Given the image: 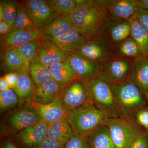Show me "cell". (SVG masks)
Returning <instances> with one entry per match:
<instances>
[{
    "label": "cell",
    "instance_id": "cell-18",
    "mask_svg": "<svg viewBox=\"0 0 148 148\" xmlns=\"http://www.w3.org/2000/svg\"><path fill=\"white\" fill-rule=\"evenodd\" d=\"M110 18L129 21L135 15L136 6L134 0H102Z\"/></svg>",
    "mask_w": 148,
    "mask_h": 148
},
{
    "label": "cell",
    "instance_id": "cell-2",
    "mask_svg": "<svg viewBox=\"0 0 148 148\" xmlns=\"http://www.w3.org/2000/svg\"><path fill=\"white\" fill-rule=\"evenodd\" d=\"M110 86L121 116L135 119L138 111L147 106L145 96L132 83L127 81Z\"/></svg>",
    "mask_w": 148,
    "mask_h": 148
},
{
    "label": "cell",
    "instance_id": "cell-41",
    "mask_svg": "<svg viewBox=\"0 0 148 148\" xmlns=\"http://www.w3.org/2000/svg\"><path fill=\"white\" fill-rule=\"evenodd\" d=\"M12 32V27L4 21H0V34L3 36H6Z\"/></svg>",
    "mask_w": 148,
    "mask_h": 148
},
{
    "label": "cell",
    "instance_id": "cell-36",
    "mask_svg": "<svg viewBox=\"0 0 148 148\" xmlns=\"http://www.w3.org/2000/svg\"><path fill=\"white\" fill-rule=\"evenodd\" d=\"M135 118L137 123L148 130V108L147 106L141 109L135 115Z\"/></svg>",
    "mask_w": 148,
    "mask_h": 148
},
{
    "label": "cell",
    "instance_id": "cell-17",
    "mask_svg": "<svg viewBox=\"0 0 148 148\" xmlns=\"http://www.w3.org/2000/svg\"><path fill=\"white\" fill-rule=\"evenodd\" d=\"M68 54H74L87 40L81 34L75 27L67 34L57 37H45Z\"/></svg>",
    "mask_w": 148,
    "mask_h": 148
},
{
    "label": "cell",
    "instance_id": "cell-7",
    "mask_svg": "<svg viewBox=\"0 0 148 148\" xmlns=\"http://www.w3.org/2000/svg\"><path fill=\"white\" fill-rule=\"evenodd\" d=\"M74 54H78L101 64L116 56L115 48L106 36L87 41Z\"/></svg>",
    "mask_w": 148,
    "mask_h": 148
},
{
    "label": "cell",
    "instance_id": "cell-46",
    "mask_svg": "<svg viewBox=\"0 0 148 148\" xmlns=\"http://www.w3.org/2000/svg\"><path fill=\"white\" fill-rule=\"evenodd\" d=\"M145 96L146 100H147V103L148 105V92H147V94H146Z\"/></svg>",
    "mask_w": 148,
    "mask_h": 148
},
{
    "label": "cell",
    "instance_id": "cell-11",
    "mask_svg": "<svg viewBox=\"0 0 148 148\" xmlns=\"http://www.w3.org/2000/svg\"><path fill=\"white\" fill-rule=\"evenodd\" d=\"M48 125L41 120L36 124L19 131L16 140L24 148H38L47 137Z\"/></svg>",
    "mask_w": 148,
    "mask_h": 148
},
{
    "label": "cell",
    "instance_id": "cell-32",
    "mask_svg": "<svg viewBox=\"0 0 148 148\" xmlns=\"http://www.w3.org/2000/svg\"><path fill=\"white\" fill-rule=\"evenodd\" d=\"M32 19L24 5L18 4V12L15 22L12 26V31L34 28Z\"/></svg>",
    "mask_w": 148,
    "mask_h": 148
},
{
    "label": "cell",
    "instance_id": "cell-35",
    "mask_svg": "<svg viewBox=\"0 0 148 148\" xmlns=\"http://www.w3.org/2000/svg\"><path fill=\"white\" fill-rule=\"evenodd\" d=\"M65 148H89L87 136L75 134L65 145Z\"/></svg>",
    "mask_w": 148,
    "mask_h": 148
},
{
    "label": "cell",
    "instance_id": "cell-15",
    "mask_svg": "<svg viewBox=\"0 0 148 148\" xmlns=\"http://www.w3.org/2000/svg\"><path fill=\"white\" fill-rule=\"evenodd\" d=\"M32 106L39 114L41 119L48 124L64 119H67L70 112L60 99L47 105H40L31 102Z\"/></svg>",
    "mask_w": 148,
    "mask_h": 148
},
{
    "label": "cell",
    "instance_id": "cell-14",
    "mask_svg": "<svg viewBox=\"0 0 148 148\" xmlns=\"http://www.w3.org/2000/svg\"><path fill=\"white\" fill-rule=\"evenodd\" d=\"M127 81L138 86L145 95L148 92V56L132 59Z\"/></svg>",
    "mask_w": 148,
    "mask_h": 148
},
{
    "label": "cell",
    "instance_id": "cell-34",
    "mask_svg": "<svg viewBox=\"0 0 148 148\" xmlns=\"http://www.w3.org/2000/svg\"><path fill=\"white\" fill-rule=\"evenodd\" d=\"M3 10V20L12 27L16 20L18 12V4L14 1H1Z\"/></svg>",
    "mask_w": 148,
    "mask_h": 148
},
{
    "label": "cell",
    "instance_id": "cell-26",
    "mask_svg": "<svg viewBox=\"0 0 148 148\" xmlns=\"http://www.w3.org/2000/svg\"><path fill=\"white\" fill-rule=\"evenodd\" d=\"M131 37L136 42L145 56H148V31L139 23L135 15L129 20Z\"/></svg>",
    "mask_w": 148,
    "mask_h": 148
},
{
    "label": "cell",
    "instance_id": "cell-13",
    "mask_svg": "<svg viewBox=\"0 0 148 148\" xmlns=\"http://www.w3.org/2000/svg\"><path fill=\"white\" fill-rule=\"evenodd\" d=\"M41 120L39 114L31 102H27L23 108L11 115L8 119L10 125L15 132L33 126Z\"/></svg>",
    "mask_w": 148,
    "mask_h": 148
},
{
    "label": "cell",
    "instance_id": "cell-38",
    "mask_svg": "<svg viewBox=\"0 0 148 148\" xmlns=\"http://www.w3.org/2000/svg\"><path fill=\"white\" fill-rule=\"evenodd\" d=\"M130 148H148V130H145L132 143Z\"/></svg>",
    "mask_w": 148,
    "mask_h": 148
},
{
    "label": "cell",
    "instance_id": "cell-1",
    "mask_svg": "<svg viewBox=\"0 0 148 148\" xmlns=\"http://www.w3.org/2000/svg\"><path fill=\"white\" fill-rule=\"evenodd\" d=\"M74 27L88 41L104 36L110 18L102 0L85 1L70 16Z\"/></svg>",
    "mask_w": 148,
    "mask_h": 148
},
{
    "label": "cell",
    "instance_id": "cell-21",
    "mask_svg": "<svg viewBox=\"0 0 148 148\" xmlns=\"http://www.w3.org/2000/svg\"><path fill=\"white\" fill-rule=\"evenodd\" d=\"M28 70L17 73L16 86L14 89L21 102H31L32 101L35 88Z\"/></svg>",
    "mask_w": 148,
    "mask_h": 148
},
{
    "label": "cell",
    "instance_id": "cell-22",
    "mask_svg": "<svg viewBox=\"0 0 148 148\" xmlns=\"http://www.w3.org/2000/svg\"><path fill=\"white\" fill-rule=\"evenodd\" d=\"M52 79L63 86H66L78 79L77 76L69 63L62 61L49 68Z\"/></svg>",
    "mask_w": 148,
    "mask_h": 148
},
{
    "label": "cell",
    "instance_id": "cell-3",
    "mask_svg": "<svg viewBox=\"0 0 148 148\" xmlns=\"http://www.w3.org/2000/svg\"><path fill=\"white\" fill-rule=\"evenodd\" d=\"M108 118L106 113L89 102L71 111L67 120L75 134L86 136Z\"/></svg>",
    "mask_w": 148,
    "mask_h": 148
},
{
    "label": "cell",
    "instance_id": "cell-42",
    "mask_svg": "<svg viewBox=\"0 0 148 148\" xmlns=\"http://www.w3.org/2000/svg\"><path fill=\"white\" fill-rule=\"evenodd\" d=\"M137 7L148 9V0H134Z\"/></svg>",
    "mask_w": 148,
    "mask_h": 148
},
{
    "label": "cell",
    "instance_id": "cell-6",
    "mask_svg": "<svg viewBox=\"0 0 148 148\" xmlns=\"http://www.w3.org/2000/svg\"><path fill=\"white\" fill-rule=\"evenodd\" d=\"M131 60L116 56L99 65L97 77L110 85L125 82L128 79Z\"/></svg>",
    "mask_w": 148,
    "mask_h": 148
},
{
    "label": "cell",
    "instance_id": "cell-37",
    "mask_svg": "<svg viewBox=\"0 0 148 148\" xmlns=\"http://www.w3.org/2000/svg\"><path fill=\"white\" fill-rule=\"evenodd\" d=\"M135 16L139 23L148 31V9L137 7Z\"/></svg>",
    "mask_w": 148,
    "mask_h": 148
},
{
    "label": "cell",
    "instance_id": "cell-24",
    "mask_svg": "<svg viewBox=\"0 0 148 148\" xmlns=\"http://www.w3.org/2000/svg\"><path fill=\"white\" fill-rule=\"evenodd\" d=\"M75 135L67 119L48 125L47 137L65 145Z\"/></svg>",
    "mask_w": 148,
    "mask_h": 148
},
{
    "label": "cell",
    "instance_id": "cell-33",
    "mask_svg": "<svg viewBox=\"0 0 148 148\" xmlns=\"http://www.w3.org/2000/svg\"><path fill=\"white\" fill-rule=\"evenodd\" d=\"M18 98L16 92L12 89L0 91V109L1 112L14 108L18 103Z\"/></svg>",
    "mask_w": 148,
    "mask_h": 148
},
{
    "label": "cell",
    "instance_id": "cell-23",
    "mask_svg": "<svg viewBox=\"0 0 148 148\" xmlns=\"http://www.w3.org/2000/svg\"><path fill=\"white\" fill-rule=\"evenodd\" d=\"M89 148H116L109 128L102 125L87 135Z\"/></svg>",
    "mask_w": 148,
    "mask_h": 148
},
{
    "label": "cell",
    "instance_id": "cell-31",
    "mask_svg": "<svg viewBox=\"0 0 148 148\" xmlns=\"http://www.w3.org/2000/svg\"><path fill=\"white\" fill-rule=\"evenodd\" d=\"M39 45V40H34L14 49L20 56L29 68L30 64L36 59Z\"/></svg>",
    "mask_w": 148,
    "mask_h": 148
},
{
    "label": "cell",
    "instance_id": "cell-43",
    "mask_svg": "<svg viewBox=\"0 0 148 148\" xmlns=\"http://www.w3.org/2000/svg\"><path fill=\"white\" fill-rule=\"evenodd\" d=\"M10 89L9 86L3 77L0 78V91H4Z\"/></svg>",
    "mask_w": 148,
    "mask_h": 148
},
{
    "label": "cell",
    "instance_id": "cell-45",
    "mask_svg": "<svg viewBox=\"0 0 148 148\" xmlns=\"http://www.w3.org/2000/svg\"><path fill=\"white\" fill-rule=\"evenodd\" d=\"M3 10L2 5L1 3H0V20L1 21L3 20Z\"/></svg>",
    "mask_w": 148,
    "mask_h": 148
},
{
    "label": "cell",
    "instance_id": "cell-19",
    "mask_svg": "<svg viewBox=\"0 0 148 148\" xmlns=\"http://www.w3.org/2000/svg\"><path fill=\"white\" fill-rule=\"evenodd\" d=\"M64 86L51 79L39 87L35 88L32 101L40 105H47L61 98Z\"/></svg>",
    "mask_w": 148,
    "mask_h": 148
},
{
    "label": "cell",
    "instance_id": "cell-4",
    "mask_svg": "<svg viewBox=\"0 0 148 148\" xmlns=\"http://www.w3.org/2000/svg\"><path fill=\"white\" fill-rule=\"evenodd\" d=\"M110 130L116 148H130L132 143L146 130L135 119L121 116L108 118L103 122Z\"/></svg>",
    "mask_w": 148,
    "mask_h": 148
},
{
    "label": "cell",
    "instance_id": "cell-16",
    "mask_svg": "<svg viewBox=\"0 0 148 148\" xmlns=\"http://www.w3.org/2000/svg\"><path fill=\"white\" fill-rule=\"evenodd\" d=\"M43 29H33L14 30L3 36L2 44L5 48L15 49L42 37Z\"/></svg>",
    "mask_w": 148,
    "mask_h": 148
},
{
    "label": "cell",
    "instance_id": "cell-10",
    "mask_svg": "<svg viewBox=\"0 0 148 148\" xmlns=\"http://www.w3.org/2000/svg\"><path fill=\"white\" fill-rule=\"evenodd\" d=\"M66 61L76 74L79 80L88 83L97 77L99 65L78 54H69Z\"/></svg>",
    "mask_w": 148,
    "mask_h": 148
},
{
    "label": "cell",
    "instance_id": "cell-12",
    "mask_svg": "<svg viewBox=\"0 0 148 148\" xmlns=\"http://www.w3.org/2000/svg\"><path fill=\"white\" fill-rule=\"evenodd\" d=\"M42 38V40H39L36 61L49 69L57 63L66 61L69 54L62 51L51 41Z\"/></svg>",
    "mask_w": 148,
    "mask_h": 148
},
{
    "label": "cell",
    "instance_id": "cell-8",
    "mask_svg": "<svg viewBox=\"0 0 148 148\" xmlns=\"http://www.w3.org/2000/svg\"><path fill=\"white\" fill-rule=\"evenodd\" d=\"M61 100L69 112L91 102L87 83L77 80L64 86Z\"/></svg>",
    "mask_w": 148,
    "mask_h": 148
},
{
    "label": "cell",
    "instance_id": "cell-44",
    "mask_svg": "<svg viewBox=\"0 0 148 148\" xmlns=\"http://www.w3.org/2000/svg\"><path fill=\"white\" fill-rule=\"evenodd\" d=\"M3 148H17L16 146L10 141H6L3 146Z\"/></svg>",
    "mask_w": 148,
    "mask_h": 148
},
{
    "label": "cell",
    "instance_id": "cell-27",
    "mask_svg": "<svg viewBox=\"0 0 148 148\" xmlns=\"http://www.w3.org/2000/svg\"><path fill=\"white\" fill-rule=\"evenodd\" d=\"M2 61L4 67L9 73L29 71V67L14 49L5 48L2 54Z\"/></svg>",
    "mask_w": 148,
    "mask_h": 148
},
{
    "label": "cell",
    "instance_id": "cell-5",
    "mask_svg": "<svg viewBox=\"0 0 148 148\" xmlns=\"http://www.w3.org/2000/svg\"><path fill=\"white\" fill-rule=\"evenodd\" d=\"M90 100L108 118L121 116L114 98L111 86L97 77L87 83Z\"/></svg>",
    "mask_w": 148,
    "mask_h": 148
},
{
    "label": "cell",
    "instance_id": "cell-28",
    "mask_svg": "<svg viewBox=\"0 0 148 148\" xmlns=\"http://www.w3.org/2000/svg\"><path fill=\"white\" fill-rule=\"evenodd\" d=\"M29 73L36 88L40 87L52 79L49 69L36 60L29 65Z\"/></svg>",
    "mask_w": 148,
    "mask_h": 148
},
{
    "label": "cell",
    "instance_id": "cell-25",
    "mask_svg": "<svg viewBox=\"0 0 148 148\" xmlns=\"http://www.w3.org/2000/svg\"><path fill=\"white\" fill-rule=\"evenodd\" d=\"M74 27L70 16H58L43 29V36H60L69 33Z\"/></svg>",
    "mask_w": 148,
    "mask_h": 148
},
{
    "label": "cell",
    "instance_id": "cell-20",
    "mask_svg": "<svg viewBox=\"0 0 148 148\" xmlns=\"http://www.w3.org/2000/svg\"><path fill=\"white\" fill-rule=\"evenodd\" d=\"M131 26L129 21L109 18L105 36L114 47L131 37Z\"/></svg>",
    "mask_w": 148,
    "mask_h": 148
},
{
    "label": "cell",
    "instance_id": "cell-9",
    "mask_svg": "<svg viewBox=\"0 0 148 148\" xmlns=\"http://www.w3.org/2000/svg\"><path fill=\"white\" fill-rule=\"evenodd\" d=\"M24 6L37 29H44L56 18V14L47 1H25Z\"/></svg>",
    "mask_w": 148,
    "mask_h": 148
},
{
    "label": "cell",
    "instance_id": "cell-30",
    "mask_svg": "<svg viewBox=\"0 0 148 148\" xmlns=\"http://www.w3.org/2000/svg\"><path fill=\"white\" fill-rule=\"evenodd\" d=\"M56 15L58 16H70L77 7L74 0L47 1Z\"/></svg>",
    "mask_w": 148,
    "mask_h": 148
},
{
    "label": "cell",
    "instance_id": "cell-40",
    "mask_svg": "<svg viewBox=\"0 0 148 148\" xmlns=\"http://www.w3.org/2000/svg\"><path fill=\"white\" fill-rule=\"evenodd\" d=\"M6 81L8 84L11 89L14 90L16 83L17 80V73L11 72L6 74L3 77Z\"/></svg>",
    "mask_w": 148,
    "mask_h": 148
},
{
    "label": "cell",
    "instance_id": "cell-39",
    "mask_svg": "<svg viewBox=\"0 0 148 148\" xmlns=\"http://www.w3.org/2000/svg\"><path fill=\"white\" fill-rule=\"evenodd\" d=\"M38 148H65V145L47 137Z\"/></svg>",
    "mask_w": 148,
    "mask_h": 148
},
{
    "label": "cell",
    "instance_id": "cell-29",
    "mask_svg": "<svg viewBox=\"0 0 148 148\" xmlns=\"http://www.w3.org/2000/svg\"><path fill=\"white\" fill-rule=\"evenodd\" d=\"M116 55L128 58L145 56L136 42L131 37L115 47Z\"/></svg>",
    "mask_w": 148,
    "mask_h": 148
}]
</instances>
